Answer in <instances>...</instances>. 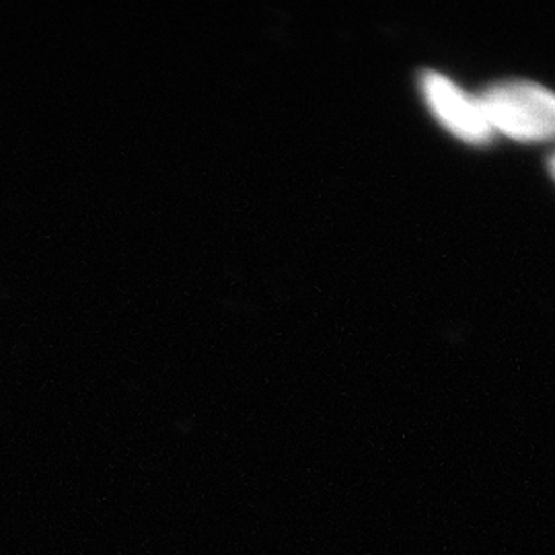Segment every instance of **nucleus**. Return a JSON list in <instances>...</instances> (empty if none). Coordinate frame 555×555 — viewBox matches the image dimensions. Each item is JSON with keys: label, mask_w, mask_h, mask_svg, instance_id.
Listing matches in <instances>:
<instances>
[{"label": "nucleus", "mask_w": 555, "mask_h": 555, "mask_svg": "<svg viewBox=\"0 0 555 555\" xmlns=\"http://www.w3.org/2000/svg\"><path fill=\"white\" fill-rule=\"evenodd\" d=\"M422 93L433 116L459 140L483 146L496 137L481 103L440 73H424Z\"/></svg>", "instance_id": "nucleus-2"}, {"label": "nucleus", "mask_w": 555, "mask_h": 555, "mask_svg": "<svg viewBox=\"0 0 555 555\" xmlns=\"http://www.w3.org/2000/svg\"><path fill=\"white\" fill-rule=\"evenodd\" d=\"M550 169H552V176L555 178V155L552 157V160H550Z\"/></svg>", "instance_id": "nucleus-3"}, {"label": "nucleus", "mask_w": 555, "mask_h": 555, "mask_svg": "<svg viewBox=\"0 0 555 555\" xmlns=\"http://www.w3.org/2000/svg\"><path fill=\"white\" fill-rule=\"evenodd\" d=\"M494 134L516 142L555 140V93L527 80H508L477 95Z\"/></svg>", "instance_id": "nucleus-1"}]
</instances>
